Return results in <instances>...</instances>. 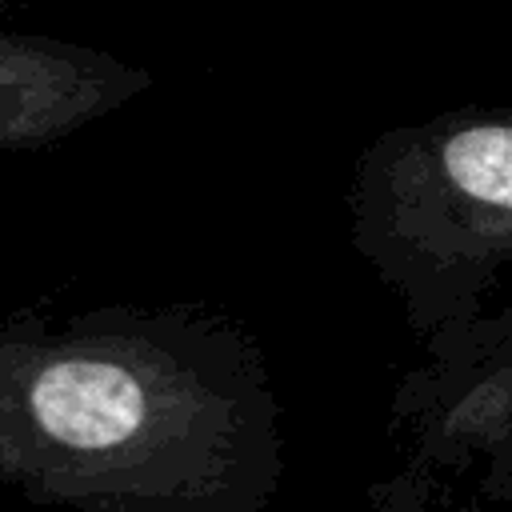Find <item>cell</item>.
<instances>
[{"mask_svg": "<svg viewBox=\"0 0 512 512\" xmlns=\"http://www.w3.org/2000/svg\"><path fill=\"white\" fill-rule=\"evenodd\" d=\"M284 476L252 332L200 304L0 324V484L68 512H260Z\"/></svg>", "mask_w": 512, "mask_h": 512, "instance_id": "6da1fadb", "label": "cell"}, {"mask_svg": "<svg viewBox=\"0 0 512 512\" xmlns=\"http://www.w3.org/2000/svg\"><path fill=\"white\" fill-rule=\"evenodd\" d=\"M348 240L432 340L484 316L512 268V104L384 128L348 180Z\"/></svg>", "mask_w": 512, "mask_h": 512, "instance_id": "7a4b0ae2", "label": "cell"}, {"mask_svg": "<svg viewBox=\"0 0 512 512\" xmlns=\"http://www.w3.org/2000/svg\"><path fill=\"white\" fill-rule=\"evenodd\" d=\"M392 424L432 472L480 464L512 424V308L424 340V360L392 392Z\"/></svg>", "mask_w": 512, "mask_h": 512, "instance_id": "3957f363", "label": "cell"}, {"mask_svg": "<svg viewBox=\"0 0 512 512\" xmlns=\"http://www.w3.org/2000/svg\"><path fill=\"white\" fill-rule=\"evenodd\" d=\"M152 88L136 60L92 44L0 28V152L52 148Z\"/></svg>", "mask_w": 512, "mask_h": 512, "instance_id": "277c9868", "label": "cell"}, {"mask_svg": "<svg viewBox=\"0 0 512 512\" xmlns=\"http://www.w3.org/2000/svg\"><path fill=\"white\" fill-rule=\"evenodd\" d=\"M364 512H472L464 504H456L440 484L436 472L408 460V468H400L396 476L380 480L368 492V508Z\"/></svg>", "mask_w": 512, "mask_h": 512, "instance_id": "5b68a950", "label": "cell"}, {"mask_svg": "<svg viewBox=\"0 0 512 512\" xmlns=\"http://www.w3.org/2000/svg\"><path fill=\"white\" fill-rule=\"evenodd\" d=\"M484 464V476H480V488L504 504H512V424L488 444V452L480 456Z\"/></svg>", "mask_w": 512, "mask_h": 512, "instance_id": "8992f818", "label": "cell"}, {"mask_svg": "<svg viewBox=\"0 0 512 512\" xmlns=\"http://www.w3.org/2000/svg\"><path fill=\"white\" fill-rule=\"evenodd\" d=\"M12 4H20V0H0V20H4L8 12H12Z\"/></svg>", "mask_w": 512, "mask_h": 512, "instance_id": "52a82bcc", "label": "cell"}]
</instances>
